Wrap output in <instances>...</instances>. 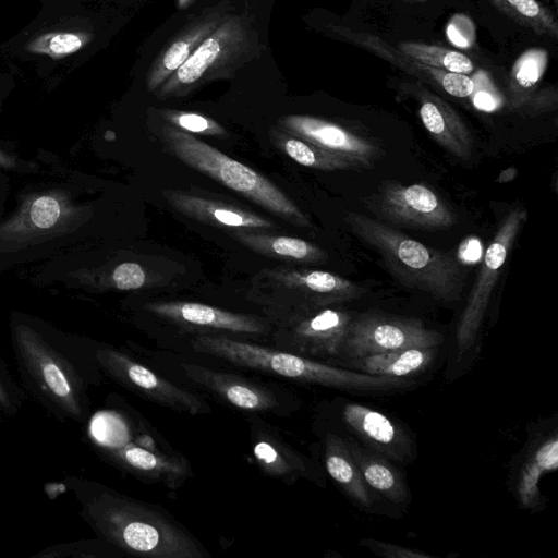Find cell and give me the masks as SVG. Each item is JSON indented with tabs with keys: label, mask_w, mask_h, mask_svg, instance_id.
Segmentation results:
<instances>
[{
	"label": "cell",
	"mask_w": 558,
	"mask_h": 558,
	"mask_svg": "<svg viewBox=\"0 0 558 558\" xmlns=\"http://www.w3.org/2000/svg\"><path fill=\"white\" fill-rule=\"evenodd\" d=\"M16 165L15 159L0 149V167L2 168H14Z\"/></svg>",
	"instance_id": "38"
},
{
	"label": "cell",
	"mask_w": 558,
	"mask_h": 558,
	"mask_svg": "<svg viewBox=\"0 0 558 558\" xmlns=\"http://www.w3.org/2000/svg\"><path fill=\"white\" fill-rule=\"evenodd\" d=\"M192 348L196 352L223 359L241 367L353 393L386 395L410 389L415 385L412 378L361 373L227 336L198 335L192 340Z\"/></svg>",
	"instance_id": "2"
},
{
	"label": "cell",
	"mask_w": 558,
	"mask_h": 558,
	"mask_svg": "<svg viewBox=\"0 0 558 558\" xmlns=\"http://www.w3.org/2000/svg\"><path fill=\"white\" fill-rule=\"evenodd\" d=\"M89 213L62 190H48L24 198L16 214L0 225V239L32 242L70 231Z\"/></svg>",
	"instance_id": "15"
},
{
	"label": "cell",
	"mask_w": 558,
	"mask_h": 558,
	"mask_svg": "<svg viewBox=\"0 0 558 558\" xmlns=\"http://www.w3.org/2000/svg\"><path fill=\"white\" fill-rule=\"evenodd\" d=\"M181 368L193 383L238 409L271 413L283 410L276 391L263 385L201 365L182 363Z\"/></svg>",
	"instance_id": "20"
},
{
	"label": "cell",
	"mask_w": 558,
	"mask_h": 558,
	"mask_svg": "<svg viewBox=\"0 0 558 558\" xmlns=\"http://www.w3.org/2000/svg\"><path fill=\"white\" fill-rule=\"evenodd\" d=\"M366 289L337 274L279 266L262 269L252 281L248 298L268 319L306 310L339 305L360 299Z\"/></svg>",
	"instance_id": "7"
},
{
	"label": "cell",
	"mask_w": 558,
	"mask_h": 558,
	"mask_svg": "<svg viewBox=\"0 0 558 558\" xmlns=\"http://www.w3.org/2000/svg\"><path fill=\"white\" fill-rule=\"evenodd\" d=\"M344 222L356 238L379 254L384 267L401 284L442 302L460 298L463 272L449 253L427 246L362 213L348 211Z\"/></svg>",
	"instance_id": "3"
},
{
	"label": "cell",
	"mask_w": 558,
	"mask_h": 558,
	"mask_svg": "<svg viewBox=\"0 0 558 558\" xmlns=\"http://www.w3.org/2000/svg\"><path fill=\"white\" fill-rule=\"evenodd\" d=\"M145 310L169 323L191 329L248 335L267 333L271 330L268 319L195 302L158 301L145 304Z\"/></svg>",
	"instance_id": "18"
},
{
	"label": "cell",
	"mask_w": 558,
	"mask_h": 558,
	"mask_svg": "<svg viewBox=\"0 0 558 558\" xmlns=\"http://www.w3.org/2000/svg\"><path fill=\"white\" fill-rule=\"evenodd\" d=\"M397 48L404 54L442 71L468 74L474 69L469 57L444 47L416 41H402Z\"/></svg>",
	"instance_id": "31"
},
{
	"label": "cell",
	"mask_w": 558,
	"mask_h": 558,
	"mask_svg": "<svg viewBox=\"0 0 558 558\" xmlns=\"http://www.w3.org/2000/svg\"><path fill=\"white\" fill-rule=\"evenodd\" d=\"M359 545L384 558H433V555L374 538H361Z\"/></svg>",
	"instance_id": "34"
},
{
	"label": "cell",
	"mask_w": 558,
	"mask_h": 558,
	"mask_svg": "<svg viewBox=\"0 0 558 558\" xmlns=\"http://www.w3.org/2000/svg\"><path fill=\"white\" fill-rule=\"evenodd\" d=\"M168 151L181 162L219 182L264 210L299 228H310L305 213L268 178L225 155L196 136L166 124L161 130Z\"/></svg>",
	"instance_id": "4"
},
{
	"label": "cell",
	"mask_w": 558,
	"mask_h": 558,
	"mask_svg": "<svg viewBox=\"0 0 558 558\" xmlns=\"http://www.w3.org/2000/svg\"><path fill=\"white\" fill-rule=\"evenodd\" d=\"M17 401H20L19 389L0 371V409L7 413L16 411L19 408Z\"/></svg>",
	"instance_id": "35"
},
{
	"label": "cell",
	"mask_w": 558,
	"mask_h": 558,
	"mask_svg": "<svg viewBox=\"0 0 558 558\" xmlns=\"http://www.w3.org/2000/svg\"><path fill=\"white\" fill-rule=\"evenodd\" d=\"M230 236L248 250L271 259L293 264H317L328 259L318 245L304 239L276 235L258 230H235Z\"/></svg>",
	"instance_id": "28"
},
{
	"label": "cell",
	"mask_w": 558,
	"mask_h": 558,
	"mask_svg": "<svg viewBox=\"0 0 558 558\" xmlns=\"http://www.w3.org/2000/svg\"><path fill=\"white\" fill-rule=\"evenodd\" d=\"M142 425L133 426L119 411L101 410L90 417L87 434L98 452L125 471L179 487L191 472L187 461Z\"/></svg>",
	"instance_id": "5"
},
{
	"label": "cell",
	"mask_w": 558,
	"mask_h": 558,
	"mask_svg": "<svg viewBox=\"0 0 558 558\" xmlns=\"http://www.w3.org/2000/svg\"><path fill=\"white\" fill-rule=\"evenodd\" d=\"M84 514L107 542L151 558L208 557L202 545L162 508L104 487L83 498Z\"/></svg>",
	"instance_id": "1"
},
{
	"label": "cell",
	"mask_w": 558,
	"mask_h": 558,
	"mask_svg": "<svg viewBox=\"0 0 558 558\" xmlns=\"http://www.w3.org/2000/svg\"><path fill=\"white\" fill-rule=\"evenodd\" d=\"M230 3L221 2L206 9L191 21L168 44L151 64L146 86L156 92L197 49V47L227 19Z\"/></svg>",
	"instance_id": "22"
},
{
	"label": "cell",
	"mask_w": 558,
	"mask_h": 558,
	"mask_svg": "<svg viewBox=\"0 0 558 558\" xmlns=\"http://www.w3.org/2000/svg\"><path fill=\"white\" fill-rule=\"evenodd\" d=\"M343 438L371 490L390 506L408 507L411 502V492L396 463L348 437Z\"/></svg>",
	"instance_id": "25"
},
{
	"label": "cell",
	"mask_w": 558,
	"mask_h": 558,
	"mask_svg": "<svg viewBox=\"0 0 558 558\" xmlns=\"http://www.w3.org/2000/svg\"><path fill=\"white\" fill-rule=\"evenodd\" d=\"M192 0H179V3H180V7H185L186 4H189Z\"/></svg>",
	"instance_id": "39"
},
{
	"label": "cell",
	"mask_w": 558,
	"mask_h": 558,
	"mask_svg": "<svg viewBox=\"0 0 558 558\" xmlns=\"http://www.w3.org/2000/svg\"><path fill=\"white\" fill-rule=\"evenodd\" d=\"M557 469L558 420L554 415L529 427L526 441L510 461L507 484L517 505L533 514L543 511L547 498L539 482Z\"/></svg>",
	"instance_id": "13"
},
{
	"label": "cell",
	"mask_w": 558,
	"mask_h": 558,
	"mask_svg": "<svg viewBox=\"0 0 558 558\" xmlns=\"http://www.w3.org/2000/svg\"><path fill=\"white\" fill-rule=\"evenodd\" d=\"M518 173V170L513 167L507 168L504 171L500 172V174L497 178V181L499 183H507L515 179Z\"/></svg>",
	"instance_id": "37"
},
{
	"label": "cell",
	"mask_w": 558,
	"mask_h": 558,
	"mask_svg": "<svg viewBox=\"0 0 558 558\" xmlns=\"http://www.w3.org/2000/svg\"><path fill=\"white\" fill-rule=\"evenodd\" d=\"M505 15L538 35L558 36L555 16L537 0H489Z\"/></svg>",
	"instance_id": "30"
},
{
	"label": "cell",
	"mask_w": 558,
	"mask_h": 558,
	"mask_svg": "<svg viewBox=\"0 0 558 558\" xmlns=\"http://www.w3.org/2000/svg\"><path fill=\"white\" fill-rule=\"evenodd\" d=\"M251 17L229 14L190 58L155 92L159 99L183 97L202 85L231 75L254 52Z\"/></svg>",
	"instance_id": "8"
},
{
	"label": "cell",
	"mask_w": 558,
	"mask_h": 558,
	"mask_svg": "<svg viewBox=\"0 0 558 558\" xmlns=\"http://www.w3.org/2000/svg\"><path fill=\"white\" fill-rule=\"evenodd\" d=\"M365 206L385 220L402 227L444 230L457 223L449 204L429 186L383 181L375 193L365 198Z\"/></svg>",
	"instance_id": "14"
},
{
	"label": "cell",
	"mask_w": 558,
	"mask_h": 558,
	"mask_svg": "<svg viewBox=\"0 0 558 558\" xmlns=\"http://www.w3.org/2000/svg\"><path fill=\"white\" fill-rule=\"evenodd\" d=\"M162 195L175 211L204 225L231 231L277 228L271 219L227 201L181 190H166Z\"/></svg>",
	"instance_id": "19"
},
{
	"label": "cell",
	"mask_w": 558,
	"mask_h": 558,
	"mask_svg": "<svg viewBox=\"0 0 558 558\" xmlns=\"http://www.w3.org/2000/svg\"><path fill=\"white\" fill-rule=\"evenodd\" d=\"M163 119L169 125L185 133L203 136L227 137L228 132L214 119L195 112L165 110Z\"/></svg>",
	"instance_id": "32"
},
{
	"label": "cell",
	"mask_w": 558,
	"mask_h": 558,
	"mask_svg": "<svg viewBox=\"0 0 558 558\" xmlns=\"http://www.w3.org/2000/svg\"><path fill=\"white\" fill-rule=\"evenodd\" d=\"M410 92L418 104L420 119L429 135L452 156L469 160L474 140L457 111L421 84L413 85Z\"/></svg>",
	"instance_id": "24"
},
{
	"label": "cell",
	"mask_w": 558,
	"mask_h": 558,
	"mask_svg": "<svg viewBox=\"0 0 558 558\" xmlns=\"http://www.w3.org/2000/svg\"><path fill=\"white\" fill-rule=\"evenodd\" d=\"M277 125L327 151L353 160L364 170L372 169L384 156L374 141L325 119L290 114L281 117Z\"/></svg>",
	"instance_id": "17"
},
{
	"label": "cell",
	"mask_w": 558,
	"mask_h": 558,
	"mask_svg": "<svg viewBox=\"0 0 558 558\" xmlns=\"http://www.w3.org/2000/svg\"><path fill=\"white\" fill-rule=\"evenodd\" d=\"M95 359L118 383L159 404L192 415L210 412L208 404L145 365L113 349H98Z\"/></svg>",
	"instance_id": "16"
},
{
	"label": "cell",
	"mask_w": 558,
	"mask_h": 558,
	"mask_svg": "<svg viewBox=\"0 0 558 558\" xmlns=\"http://www.w3.org/2000/svg\"><path fill=\"white\" fill-rule=\"evenodd\" d=\"M333 432L395 463L407 465L417 457L414 434L399 421L369 405L339 398L331 405Z\"/></svg>",
	"instance_id": "11"
},
{
	"label": "cell",
	"mask_w": 558,
	"mask_h": 558,
	"mask_svg": "<svg viewBox=\"0 0 558 558\" xmlns=\"http://www.w3.org/2000/svg\"><path fill=\"white\" fill-rule=\"evenodd\" d=\"M251 451L257 466L269 476L289 484L306 478L325 486L324 474L313 461L257 422L251 427Z\"/></svg>",
	"instance_id": "21"
},
{
	"label": "cell",
	"mask_w": 558,
	"mask_h": 558,
	"mask_svg": "<svg viewBox=\"0 0 558 558\" xmlns=\"http://www.w3.org/2000/svg\"><path fill=\"white\" fill-rule=\"evenodd\" d=\"M353 316L350 311L331 305L268 320L274 326L277 349L330 364L341 356Z\"/></svg>",
	"instance_id": "10"
},
{
	"label": "cell",
	"mask_w": 558,
	"mask_h": 558,
	"mask_svg": "<svg viewBox=\"0 0 558 558\" xmlns=\"http://www.w3.org/2000/svg\"><path fill=\"white\" fill-rule=\"evenodd\" d=\"M338 32L350 41L372 51L420 81L437 87L453 97L466 98L474 90V82L468 75L442 71L424 64L404 54L398 48L391 47L377 36L343 27H339Z\"/></svg>",
	"instance_id": "23"
},
{
	"label": "cell",
	"mask_w": 558,
	"mask_h": 558,
	"mask_svg": "<svg viewBox=\"0 0 558 558\" xmlns=\"http://www.w3.org/2000/svg\"><path fill=\"white\" fill-rule=\"evenodd\" d=\"M112 286L119 290L130 291L145 288L151 282L147 270L137 263L119 264L111 272Z\"/></svg>",
	"instance_id": "33"
},
{
	"label": "cell",
	"mask_w": 558,
	"mask_h": 558,
	"mask_svg": "<svg viewBox=\"0 0 558 558\" xmlns=\"http://www.w3.org/2000/svg\"><path fill=\"white\" fill-rule=\"evenodd\" d=\"M324 465L339 489L360 509L378 512L379 498L363 480L342 436L327 430L323 438Z\"/></svg>",
	"instance_id": "26"
},
{
	"label": "cell",
	"mask_w": 558,
	"mask_h": 558,
	"mask_svg": "<svg viewBox=\"0 0 558 558\" xmlns=\"http://www.w3.org/2000/svg\"><path fill=\"white\" fill-rule=\"evenodd\" d=\"M14 342L28 390L54 414L81 421L86 410V384L70 353L53 348L23 324L14 328Z\"/></svg>",
	"instance_id": "6"
},
{
	"label": "cell",
	"mask_w": 558,
	"mask_h": 558,
	"mask_svg": "<svg viewBox=\"0 0 558 558\" xmlns=\"http://www.w3.org/2000/svg\"><path fill=\"white\" fill-rule=\"evenodd\" d=\"M269 137L280 151L304 167L320 171L364 170L353 160L327 151L278 125L270 129Z\"/></svg>",
	"instance_id": "29"
},
{
	"label": "cell",
	"mask_w": 558,
	"mask_h": 558,
	"mask_svg": "<svg viewBox=\"0 0 558 558\" xmlns=\"http://www.w3.org/2000/svg\"><path fill=\"white\" fill-rule=\"evenodd\" d=\"M437 349L435 347L398 349L360 357L335 360L330 364L372 375L411 378L430 366Z\"/></svg>",
	"instance_id": "27"
},
{
	"label": "cell",
	"mask_w": 558,
	"mask_h": 558,
	"mask_svg": "<svg viewBox=\"0 0 558 558\" xmlns=\"http://www.w3.org/2000/svg\"><path fill=\"white\" fill-rule=\"evenodd\" d=\"M526 219L527 210L524 206L510 209L483 255L476 279L457 325V361L464 360L476 343L493 290Z\"/></svg>",
	"instance_id": "9"
},
{
	"label": "cell",
	"mask_w": 558,
	"mask_h": 558,
	"mask_svg": "<svg viewBox=\"0 0 558 558\" xmlns=\"http://www.w3.org/2000/svg\"><path fill=\"white\" fill-rule=\"evenodd\" d=\"M82 39L75 34H57L49 41V49L56 54L72 53L80 49Z\"/></svg>",
	"instance_id": "36"
},
{
	"label": "cell",
	"mask_w": 558,
	"mask_h": 558,
	"mask_svg": "<svg viewBox=\"0 0 558 558\" xmlns=\"http://www.w3.org/2000/svg\"><path fill=\"white\" fill-rule=\"evenodd\" d=\"M442 341L441 333L418 318L368 311L353 316L340 359L407 348H439Z\"/></svg>",
	"instance_id": "12"
}]
</instances>
